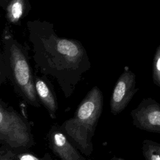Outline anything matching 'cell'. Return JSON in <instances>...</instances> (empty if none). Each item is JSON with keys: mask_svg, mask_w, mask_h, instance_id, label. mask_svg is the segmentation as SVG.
<instances>
[{"mask_svg": "<svg viewBox=\"0 0 160 160\" xmlns=\"http://www.w3.org/2000/svg\"><path fill=\"white\" fill-rule=\"evenodd\" d=\"M52 67L66 96H70L82 75L91 68L88 53L76 39L51 37Z\"/></svg>", "mask_w": 160, "mask_h": 160, "instance_id": "obj_1", "label": "cell"}, {"mask_svg": "<svg viewBox=\"0 0 160 160\" xmlns=\"http://www.w3.org/2000/svg\"><path fill=\"white\" fill-rule=\"evenodd\" d=\"M102 108V93L98 86H94L80 102L74 116L63 124L66 133L86 156L92 151L91 140Z\"/></svg>", "mask_w": 160, "mask_h": 160, "instance_id": "obj_2", "label": "cell"}, {"mask_svg": "<svg viewBox=\"0 0 160 160\" xmlns=\"http://www.w3.org/2000/svg\"><path fill=\"white\" fill-rule=\"evenodd\" d=\"M0 140L11 147H26L30 144L28 128L16 112L9 111L0 105Z\"/></svg>", "mask_w": 160, "mask_h": 160, "instance_id": "obj_3", "label": "cell"}, {"mask_svg": "<svg viewBox=\"0 0 160 160\" xmlns=\"http://www.w3.org/2000/svg\"><path fill=\"white\" fill-rule=\"evenodd\" d=\"M136 88V76L128 66H125L119 77L110 99L111 112L117 115L128 105L134 95L138 91Z\"/></svg>", "mask_w": 160, "mask_h": 160, "instance_id": "obj_4", "label": "cell"}, {"mask_svg": "<svg viewBox=\"0 0 160 160\" xmlns=\"http://www.w3.org/2000/svg\"><path fill=\"white\" fill-rule=\"evenodd\" d=\"M11 66L16 84L26 98L30 101H36V92L30 68L21 49L16 45L11 48Z\"/></svg>", "mask_w": 160, "mask_h": 160, "instance_id": "obj_5", "label": "cell"}, {"mask_svg": "<svg viewBox=\"0 0 160 160\" xmlns=\"http://www.w3.org/2000/svg\"><path fill=\"white\" fill-rule=\"evenodd\" d=\"M133 124L148 132L160 134V104L151 98L143 99L131 112Z\"/></svg>", "mask_w": 160, "mask_h": 160, "instance_id": "obj_6", "label": "cell"}, {"mask_svg": "<svg viewBox=\"0 0 160 160\" xmlns=\"http://www.w3.org/2000/svg\"><path fill=\"white\" fill-rule=\"evenodd\" d=\"M51 146L53 152L61 160H80V156L64 134L54 131L51 135Z\"/></svg>", "mask_w": 160, "mask_h": 160, "instance_id": "obj_7", "label": "cell"}, {"mask_svg": "<svg viewBox=\"0 0 160 160\" xmlns=\"http://www.w3.org/2000/svg\"><path fill=\"white\" fill-rule=\"evenodd\" d=\"M35 90L41 101L49 111L51 116L52 118H55L57 104L52 92L46 83L40 79H36L35 82Z\"/></svg>", "mask_w": 160, "mask_h": 160, "instance_id": "obj_8", "label": "cell"}, {"mask_svg": "<svg viewBox=\"0 0 160 160\" xmlns=\"http://www.w3.org/2000/svg\"><path fill=\"white\" fill-rule=\"evenodd\" d=\"M25 9L24 0H12L7 8V17L9 22L16 23L22 17Z\"/></svg>", "mask_w": 160, "mask_h": 160, "instance_id": "obj_9", "label": "cell"}, {"mask_svg": "<svg viewBox=\"0 0 160 160\" xmlns=\"http://www.w3.org/2000/svg\"><path fill=\"white\" fill-rule=\"evenodd\" d=\"M142 154L146 160H160V144L146 139L142 143Z\"/></svg>", "mask_w": 160, "mask_h": 160, "instance_id": "obj_10", "label": "cell"}, {"mask_svg": "<svg viewBox=\"0 0 160 160\" xmlns=\"http://www.w3.org/2000/svg\"><path fill=\"white\" fill-rule=\"evenodd\" d=\"M152 81L160 88V44L157 47L153 58Z\"/></svg>", "mask_w": 160, "mask_h": 160, "instance_id": "obj_11", "label": "cell"}, {"mask_svg": "<svg viewBox=\"0 0 160 160\" xmlns=\"http://www.w3.org/2000/svg\"><path fill=\"white\" fill-rule=\"evenodd\" d=\"M16 160H41L37 158L36 156L29 154V153H24L19 154L16 156Z\"/></svg>", "mask_w": 160, "mask_h": 160, "instance_id": "obj_12", "label": "cell"}, {"mask_svg": "<svg viewBox=\"0 0 160 160\" xmlns=\"http://www.w3.org/2000/svg\"><path fill=\"white\" fill-rule=\"evenodd\" d=\"M0 160H11V159L7 158L6 157H5L4 156H2L1 154H0Z\"/></svg>", "mask_w": 160, "mask_h": 160, "instance_id": "obj_13", "label": "cell"}, {"mask_svg": "<svg viewBox=\"0 0 160 160\" xmlns=\"http://www.w3.org/2000/svg\"><path fill=\"white\" fill-rule=\"evenodd\" d=\"M111 160H124V159H121V158H114V159H112Z\"/></svg>", "mask_w": 160, "mask_h": 160, "instance_id": "obj_14", "label": "cell"}]
</instances>
